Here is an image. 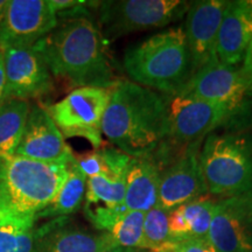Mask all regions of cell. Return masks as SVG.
<instances>
[{
  "mask_svg": "<svg viewBox=\"0 0 252 252\" xmlns=\"http://www.w3.org/2000/svg\"><path fill=\"white\" fill-rule=\"evenodd\" d=\"M168 252H217L212 242L204 238H184L174 241Z\"/></svg>",
  "mask_w": 252,
  "mask_h": 252,
  "instance_id": "cell-27",
  "label": "cell"
},
{
  "mask_svg": "<svg viewBox=\"0 0 252 252\" xmlns=\"http://www.w3.org/2000/svg\"><path fill=\"white\" fill-rule=\"evenodd\" d=\"M160 168L152 159L131 158L125 178V207L147 213L159 202Z\"/></svg>",
  "mask_w": 252,
  "mask_h": 252,
  "instance_id": "cell-19",
  "label": "cell"
},
{
  "mask_svg": "<svg viewBox=\"0 0 252 252\" xmlns=\"http://www.w3.org/2000/svg\"><path fill=\"white\" fill-rule=\"evenodd\" d=\"M14 156L48 163H68L75 157L47 108L40 103H31Z\"/></svg>",
  "mask_w": 252,
  "mask_h": 252,
  "instance_id": "cell-15",
  "label": "cell"
},
{
  "mask_svg": "<svg viewBox=\"0 0 252 252\" xmlns=\"http://www.w3.org/2000/svg\"><path fill=\"white\" fill-rule=\"evenodd\" d=\"M216 201L209 197L181 204L169 212V232L173 241L208 237Z\"/></svg>",
  "mask_w": 252,
  "mask_h": 252,
  "instance_id": "cell-20",
  "label": "cell"
},
{
  "mask_svg": "<svg viewBox=\"0 0 252 252\" xmlns=\"http://www.w3.org/2000/svg\"><path fill=\"white\" fill-rule=\"evenodd\" d=\"M102 133L128 157L152 159L167 138L165 94L128 80L119 81L111 89Z\"/></svg>",
  "mask_w": 252,
  "mask_h": 252,
  "instance_id": "cell-2",
  "label": "cell"
},
{
  "mask_svg": "<svg viewBox=\"0 0 252 252\" xmlns=\"http://www.w3.org/2000/svg\"><path fill=\"white\" fill-rule=\"evenodd\" d=\"M105 252H127V249L118 247V245H113V247L108 249Z\"/></svg>",
  "mask_w": 252,
  "mask_h": 252,
  "instance_id": "cell-31",
  "label": "cell"
},
{
  "mask_svg": "<svg viewBox=\"0 0 252 252\" xmlns=\"http://www.w3.org/2000/svg\"><path fill=\"white\" fill-rule=\"evenodd\" d=\"M145 213L126 212L113 224L109 234L116 245L125 249L144 250Z\"/></svg>",
  "mask_w": 252,
  "mask_h": 252,
  "instance_id": "cell-24",
  "label": "cell"
},
{
  "mask_svg": "<svg viewBox=\"0 0 252 252\" xmlns=\"http://www.w3.org/2000/svg\"><path fill=\"white\" fill-rule=\"evenodd\" d=\"M203 141L189 145L180 156L160 171L159 204L171 210L181 204L209 196L200 160Z\"/></svg>",
  "mask_w": 252,
  "mask_h": 252,
  "instance_id": "cell-9",
  "label": "cell"
},
{
  "mask_svg": "<svg viewBox=\"0 0 252 252\" xmlns=\"http://www.w3.org/2000/svg\"><path fill=\"white\" fill-rule=\"evenodd\" d=\"M76 158V163L80 171L87 176V179L94 178L97 175H109V169L104 160L100 149L94 152L84 154Z\"/></svg>",
  "mask_w": 252,
  "mask_h": 252,
  "instance_id": "cell-26",
  "label": "cell"
},
{
  "mask_svg": "<svg viewBox=\"0 0 252 252\" xmlns=\"http://www.w3.org/2000/svg\"><path fill=\"white\" fill-rule=\"evenodd\" d=\"M167 138L152 160L160 171L176 159L189 145L201 143L217 126L235 115L234 110L185 94H165Z\"/></svg>",
  "mask_w": 252,
  "mask_h": 252,
  "instance_id": "cell-6",
  "label": "cell"
},
{
  "mask_svg": "<svg viewBox=\"0 0 252 252\" xmlns=\"http://www.w3.org/2000/svg\"><path fill=\"white\" fill-rule=\"evenodd\" d=\"M226 4L228 0L190 2L184 27L193 75L208 65L220 62L217 58V37Z\"/></svg>",
  "mask_w": 252,
  "mask_h": 252,
  "instance_id": "cell-14",
  "label": "cell"
},
{
  "mask_svg": "<svg viewBox=\"0 0 252 252\" xmlns=\"http://www.w3.org/2000/svg\"><path fill=\"white\" fill-rule=\"evenodd\" d=\"M111 89L78 88L64 98L46 106L65 138H83L98 150L103 144L102 123Z\"/></svg>",
  "mask_w": 252,
  "mask_h": 252,
  "instance_id": "cell-8",
  "label": "cell"
},
{
  "mask_svg": "<svg viewBox=\"0 0 252 252\" xmlns=\"http://www.w3.org/2000/svg\"><path fill=\"white\" fill-rule=\"evenodd\" d=\"M8 0H0V25L2 23V19H4L5 15V9L6 5H7Z\"/></svg>",
  "mask_w": 252,
  "mask_h": 252,
  "instance_id": "cell-30",
  "label": "cell"
},
{
  "mask_svg": "<svg viewBox=\"0 0 252 252\" xmlns=\"http://www.w3.org/2000/svg\"><path fill=\"white\" fill-rule=\"evenodd\" d=\"M87 176L78 168L76 158H72L68 162V174L64 184L62 185L54 200L36 216L40 219H59L69 217L76 213L84 202L87 191Z\"/></svg>",
  "mask_w": 252,
  "mask_h": 252,
  "instance_id": "cell-21",
  "label": "cell"
},
{
  "mask_svg": "<svg viewBox=\"0 0 252 252\" xmlns=\"http://www.w3.org/2000/svg\"><path fill=\"white\" fill-rule=\"evenodd\" d=\"M169 212L158 204L145 213L144 250L151 252L167 251L173 243L169 232Z\"/></svg>",
  "mask_w": 252,
  "mask_h": 252,
  "instance_id": "cell-23",
  "label": "cell"
},
{
  "mask_svg": "<svg viewBox=\"0 0 252 252\" xmlns=\"http://www.w3.org/2000/svg\"><path fill=\"white\" fill-rule=\"evenodd\" d=\"M1 50L6 72V99L31 102L54 89L52 74L33 47H7Z\"/></svg>",
  "mask_w": 252,
  "mask_h": 252,
  "instance_id": "cell-12",
  "label": "cell"
},
{
  "mask_svg": "<svg viewBox=\"0 0 252 252\" xmlns=\"http://www.w3.org/2000/svg\"><path fill=\"white\" fill-rule=\"evenodd\" d=\"M200 160L209 194L252 196V99L204 138Z\"/></svg>",
  "mask_w": 252,
  "mask_h": 252,
  "instance_id": "cell-3",
  "label": "cell"
},
{
  "mask_svg": "<svg viewBox=\"0 0 252 252\" xmlns=\"http://www.w3.org/2000/svg\"><path fill=\"white\" fill-rule=\"evenodd\" d=\"M252 40V0L228 1L217 37V58L226 65H241Z\"/></svg>",
  "mask_w": 252,
  "mask_h": 252,
  "instance_id": "cell-18",
  "label": "cell"
},
{
  "mask_svg": "<svg viewBox=\"0 0 252 252\" xmlns=\"http://www.w3.org/2000/svg\"><path fill=\"white\" fill-rule=\"evenodd\" d=\"M208 239L217 252H252V196L216 201Z\"/></svg>",
  "mask_w": 252,
  "mask_h": 252,
  "instance_id": "cell-13",
  "label": "cell"
},
{
  "mask_svg": "<svg viewBox=\"0 0 252 252\" xmlns=\"http://www.w3.org/2000/svg\"><path fill=\"white\" fill-rule=\"evenodd\" d=\"M31 102L12 98L0 105V160L14 156L24 133Z\"/></svg>",
  "mask_w": 252,
  "mask_h": 252,
  "instance_id": "cell-22",
  "label": "cell"
},
{
  "mask_svg": "<svg viewBox=\"0 0 252 252\" xmlns=\"http://www.w3.org/2000/svg\"><path fill=\"white\" fill-rule=\"evenodd\" d=\"M241 70L243 72L245 78L252 83V40L245 53L244 60L241 64Z\"/></svg>",
  "mask_w": 252,
  "mask_h": 252,
  "instance_id": "cell-28",
  "label": "cell"
},
{
  "mask_svg": "<svg viewBox=\"0 0 252 252\" xmlns=\"http://www.w3.org/2000/svg\"><path fill=\"white\" fill-rule=\"evenodd\" d=\"M123 68L138 86L162 94L181 93L193 77L185 27H169L128 47Z\"/></svg>",
  "mask_w": 252,
  "mask_h": 252,
  "instance_id": "cell-5",
  "label": "cell"
},
{
  "mask_svg": "<svg viewBox=\"0 0 252 252\" xmlns=\"http://www.w3.org/2000/svg\"><path fill=\"white\" fill-rule=\"evenodd\" d=\"M162 252H168V251H162Z\"/></svg>",
  "mask_w": 252,
  "mask_h": 252,
  "instance_id": "cell-33",
  "label": "cell"
},
{
  "mask_svg": "<svg viewBox=\"0 0 252 252\" xmlns=\"http://www.w3.org/2000/svg\"><path fill=\"white\" fill-rule=\"evenodd\" d=\"M124 175H97L88 179L84 215L97 231L109 232L126 209Z\"/></svg>",
  "mask_w": 252,
  "mask_h": 252,
  "instance_id": "cell-17",
  "label": "cell"
},
{
  "mask_svg": "<svg viewBox=\"0 0 252 252\" xmlns=\"http://www.w3.org/2000/svg\"><path fill=\"white\" fill-rule=\"evenodd\" d=\"M127 252H151V251L139 250V249H127Z\"/></svg>",
  "mask_w": 252,
  "mask_h": 252,
  "instance_id": "cell-32",
  "label": "cell"
},
{
  "mask_svg": "<svg viewBox=\"0 0 252 252\" xmlns=\"http://www.w3.org/2000/svg\"><path fill=\"white\" fill-rule=\"evenodd\" d=\"M6 72L2 50L0 49V105L6 102Z\"/></svg>",
  "mask_w": 252,
  "mask_h": 252,
  "instance_id": "cell-29",
  "label": "cell"
},
{
  "mask_svg": "<svg viewBox=\"0 0 252 252\" xmlns=\"http://www.w3.org/2000/svg\"><path fill=\"white\" fill-rule=\"evenodd\" d=\"M58 25L49 0H8L0 25V49L34 47Z\"/></svg>",
  "mask_w": 252,
  "mask_h": 252,
  "instance_id": "cell-10",
  "label": "cell"
},
{
  "mask_svg": "<svg viewBox=\"0 0 252 252\" xmlns=\"http://www.w3.org/2000/svg\"><path fill=\"white\" fill-rule=\"evenodd\" d=\"M181 94L238 111L252 99V83L245 78L241 65L217 62L195 72Z\"/></svg>",
  "mask_w": 252,
  "mask_h": 252,
  "instance_id": "cell-11",
  "label": "cell"
},
{
  "mask_svg": "<svg viewBox=\"0 0 252 252\" xmlns=\"http://www.w3.org/2000/svg\"><path fill=\"white\" fill-rule=\"evenodd\" d=\"M113 245L109 232L91 231L69 217H59L34 226L32 252H105Z\"/></svg>",
  "mask_w": 252,
  "mask_h": 252,
  "instance_id": "cell-16",
  "label": "cell"
},
{
  "mask_svg": "<svg viewBox=\"0 0 252 252\" xmlns=\"http://www.w3.org/2000/svg\"><path fill=\"white\" fill-rule=\"evenodd\" d=\"M33 48L45 61L53 78L65 81L75 89H112L119 82L90 9L58 19L54 30Z\"/></svg>",
  "mask_w": 252,
  "mask_h": 252,
  "instance_id": "cell-1",
  "label": "cell"
},
{
  "mask_svg": "<svg viewBox=\"0 0 252 252\" xmlns=\"http://www.w3.org/2000/svg\"><path fill=\"white\" fill-rule=\"evenodd\" d=\"M34 228L19 230L0 228V252H32Z\"/></svg>",
  "mask_w": 252,
  "mask_h": 252,
  "instance_id": "cell-25",
  "label": "cell"
},
{
  "mask_svg": "<svg viewBox=\"0 0 252 252\" xmlns=\"http://www.w3.org/2000/svg\"><path fill=\"white\" fill-rule=\"evenodd\" d=\"M185 0H108L97 6V26L104 43L134 32L161 28L187 14Z\"/></svg>",
  "mask_w": 252,
  "mask_h": 252,
  "instance_id": "cell-7",
  "label": "cell"
},
{
  "mask_svg": "<svg viewBox=\"0 0 252 252\" xmlns=\"http://www.w3.org/2000/svg\"><path fill=\"white\" fill-rule=\"evenodd\" d=\"M68 163L12 156L0 160V228L33 229L64 184Z\"/></svg>",
  "mask_w": 252,
  "mask_h": 252,
  "instance_id": "cell-4",
  "label": "cell"
}]
</instances>
